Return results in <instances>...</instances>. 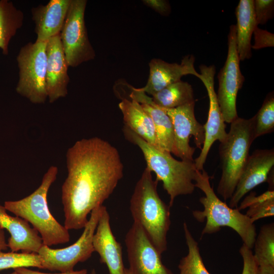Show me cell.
I'll return each instance as SVG.
<instances>
[{
	"instance_id": "1",
	"label": "cell",
	"mask_w": 274,
	"mask_h": 274,
	"mask_svg": "<svg viewBox=\"0 0 274 274\" xmlns=\"http://www.w3.org/2000/svg\"><path fill=\"white\" fill-rule=\"evenodd\" d=\"M67 175L61 187L64 227L84 228L88 215L109 198L123 176L118 149L99 137L78 140L66 153Z\"/></svg>"
},
{
	"instance_id": "2",
	"label": "cell",
	"mask_w": 274,
	"mask_h": 274,
	"mask_svg": "<svg viewBox=\"0 0 274 274\" xmlns=\"http://www.w3.org/2000/svg\"><path fill=\"white\" fill-rule=\"evenodd\" d=\"M158 182L146 167L136 182L130 200L133 222L140 225L157 250L162 255L167 249V235L171 225L169 205L160 197Z\"/></svg>"
},
{
	"instance_id": "3",
	"label": "cell",
	"mask_w": 274,
	"mask_h": 274,
	"mask_svg": "<svg viewBox=\"0 0 274 274\" xmlns=\"http://www.w3.org/2000/svg\"><path fill=\"white\" fill-rule=\"evenodd\" d=\"M210 178L204 169L196 170L194 177L195 188L201 190L205 195L199 198L203 209L193 211L192 215L200 222L206 221L201 237L217 232L222 227H228L235 231L243 244L252 249L257 235L254 222L237 208H231L222 201L211 186Z\"/></svg>"
},
{
	"instance_id": "4",
	"label": "cell",
	"mask_w": 274,
	"mask_h": 274,
	"mask_svg": "<svg viewBox=\"0 0 274 274\" xmlns=\"http://www.w3.org/2000/svg\"><path fill=\"white\" fill-rule=\"evenodd\" d=\"M123 132L127 140L140 148L146 167L155 173V180L162 182L163 189L169 195L170 208L177 196L193 192L197 170L194 161L176 159L170 153L151 145L125 125Z\"/></svg>"
},
{
	"instance_id": "5",
	"label": "cell",
	"mask_w": 274,
	"mask_h": 274,
	"mask_svg": "<svg viewBox=\"0 0 274 274\" xmlns=\"http://www.w3.org/2000/svg\"><path fill=\"white\" fill-rule=\"evenodd\" d=\"M57 173V167L51 166L34 192L21 199L4 203L7 211L30 223L40 234L43 245L49 247L65 244L70 239L68 230L53 217L48 206V192Z\"/></svg>"
},
{
	"instance_id": "6",
	"label": "cell",
	"mask_w": 274,
	"mask_h": 274,
	"mask_svg": "<svg viewBox=\"0 0 274 274\" xmlns=\"http://www.w3.org/2000/svg\"><path fill=\"white\" fill-rule=\"evenodd\" d=\"M254 117H237L230 123L226 139L220 143L219 155L222 174L217 193L226 201L232 196L255 140Z\"/></svg>"
},
{
	"instance_id": "7",
	"label": "cell",
	"mask_w": 274,
	"mask_h": 274,
	"mask_svg": "<svg viewBox=\"0 0 274 274\" xmlns=\"http://www.w3.org/2000/svg\"><path fill=\"white\" fill-rule=\"evenodd\" d=\"M47 42H29L20 49L17 61L19 80L16 90L35 104L48 98L46 89Z\"/></svg>"
},
{
	"instance_id": "8",
	"label": "cell",
	"mask_w": 274,
	"mask_h": 274,
	"mask_svg": "<svg viewBox=\"0 0 274 274\" xmlns=\"http://www.w3.org/2000/svg\"><path fill=\"white\" fill-rule=\"evenodd\" d=\"M103 205L93 209L81 236L72 245L62 249H52L43 245L38 254L42 262V269L61 272L74 270L78 262L88 260L94 252L93 236L101 214Z\"/></svg>"
},
{
	"instance_id": "9",
	"label": "cell",
	"mask_w": 274,
	"mask_h": 274,
	"mask_svg": "<svg viewBox=\"0 0 274 274\" xmlns=\"http://www.w3.org/2000/svg\"><path fill=\"white\" fill-rule=\"evenodd\" d=\"M86 0H72L60 33L62 48L68 66L75 67L91 60L95 51L88 36L84 15Z\"/></svg>"
},
{
	"instance_id": "10",
	"label": "cell",
	"mask_w": 274,
	"mask_h": 274,
	"mask_svg": "<svg viewBox=\"0 0 274 274\" xmlns=\"http://www.w3.org/2000/svg\"><path fill=\"white\" fill-rule=\"evenodd\" d=\"M236 47V26L231 25L228 35V53L224 66L218 75L217 97L225 122L230 123L238 117L236 97L245 78L241 71Z\"/></svg>"
},
{
	"instance_id": "11",
	"label": "cell",
	"mask_w": 274,
	"mask_h": 274,
	"mask_svg": "<svg viewBox=\"0 0 274 274\" xmlns=\"http://www.w3.org/2000/svg\"><path fill=\"white\" fill-rule=\"evenodd\" d=\"M195 105L194 101L175 108H161L173 124L174 141L172 153L182 160L194 161L195 149L189 144L191 137L193 136L196 147L201 150L204 141V128L196 119Z\"/></svg>"
},
{
	"instance_id": "12",
	"label": "cell",
	"mask_w": 274,
	"mask_h": 274,
	"mask_svg": "<svg viewBox=\"0 0 274 274\" xmlns=\"http://www.w3.org/2000/svg\"><path fill=\"white\" fill-rule=\"evenodd\" d=\"M124 242L130 274H174L138 224L133 222Z\"/></svg>"
},
{
	"instance_id": "13",
	"label": "cell",
	"mask_w": 274,
	"mask_h": 274,
	"mask_svg": "<svg viewBox=\"0 0 274 274\" xmlns=\"http://www.w3.org/2000/svg\"><path fill=\"white\" fill-rule=\"evenodd\" d=\"M201 81L205 86L209 98L208 117L203 125L205 130L204 141L201 152L194 160L197 170L201 171L207 158L209 152L214 143L217 141L221 143L226 138L227 132L226 125L218 102L217 93L214 89V76L216 68L214 65H201L199 67Z\"/></svg>"
},
{
	"instance_id": "14",
	"label": "cell",
	"mask_w": 274,
	"mask_h": 274,
	"mask_svg": "<svg viewBox=\"0 0 274 274\" xmlns=\"http://www.w3.org/2000/svg\"><path fill=\"white\" fill-rule=\"evenodd\" d=\"M274 165L273 149H257L249 155L230 198L229 207L237 208L240 200L258 185L267 182Z\"/></svg>"
},
{
	"instance_id": "15",
	"label": "cell",
	"mask_w": 274,
	"mask_h": 274,
	"mask_svg": "<svg viewBox=\"0 0 274 274\" xmlns=\"http://www.w3.org/2000/svg\"><path fill=\"white\" fill-rule=\"evenodd\" d=\"M195 57L185 56L180 63H169L159 58H153L149 63V76L145 86L139 90L152 96L167 86L181 81L185 75H192L201 80V75L194 67Z\"/></svg>"
},
{
	"instance_id": "16",
	"label": "cell",
	"mask_w": 274,
	"mask_h": 274,
	"mask_svg": "<svg viewBox=\"0 0 274 274\" xmlns=\"http://www.w3.org/2000/svg\"><path fill=\"white\" fill-rule=\"evenodd\" d=\"M46 89L50 103L65 97L70 81L69 67L62 48L60 34L47 42Z\"/></svg>"
},
{
	"instance_id": "17",
	"label": "cell",
	"mask_w": 274,
	"mask_h": 274,
	"mask_svg": "<svg viewBox=\"0 0 274 274\" xmlns=\"http://www.w3.org/2000/svg\"><path fill=\"white\" fill-rule=\"evenodd\" d=\"M110 220V215L104 206L93 236V248L99 254L100 262L107 266L110 274H124L122 247L112 232Z\"/></svg>"
},
{
	"instance_id": "18",
	"label": "cell",
	"mask_w": 274,
	"mask_h": 274,
	"mask_svg": "<svg viewBox=\"0 0 274 274\" xmlns=\"http://www.w3.org/2000/svg\"><path fill=\"white\" fill-rule=\"evenodd\" d=\"M72 0H50L45 5H39L31 10L35 24L36 42H47L60 34Z\"/></svg>"
},
{
	"instance_id": "19",
	"label": "cell",
	"mask_w": 274,
	"mask_h": 274,
	"mask_svg": "<svg viewBox=\"0 0 274 274\" xmlns=\"http://www.w3.org/2000/svg\"><path fill=\"white\" fill-rule=\"evenodd\" d=\"M0 227L10 233L8 246L11 252L37 253L43 245L38 231L31 228L24 219L13 217L7 213L4 206L0 205Z\"/></svg>"
},
{
	"instance_id": "20",
	"label": "cell",
	"mask_w": 274,
	"mask_h": 274,
	"mask_svg": "<svg viewBox=\"0 0 274 274\" xmlns=\"http://www.w3.org/2000/svg\"><path fill=\"white\" fill-rule=\"evenodd\" d=\"M128 86L130 90L129 99L138 102L153 122L158 149L172 153L174 134L170 118L161 108L153 101L151 96L138 88L129 84Z\"/></svg>"
},
{
	"instance_id": "21",
	"label": "cell",
	"mask_w": 274,
	"mask_h": 274,
	"mask_svg": "<svg viewBox=\"0 0 274 274\" xmlns=\"http://www.w3.org/2000/svg\"><path fill=\"white\" fill-rule=\"evenodd\" d=\"M118 106L123 115L124 125L158 149L153 122L141 105L133 99L122 98Z\"/></svg>"
},
{
	"instance_id": "22",
	"label": "cell",
	"mask_w": 274,
	"mask_h": 274,
	"mask_svg": "<svg viewBox=\"0 0 274 274\" xmlns=\"http://www.w3.org/2000/svg\"><path fill=\"white\" fill-rule=\"evenodd\" d=\"M236 47L240 60L252 56L251 40L258 26L254 11V1L241 0L235 9Z\"/></svg>"
},
{
	"instance_id": "23",
	"label": "cell",
	"mask_w": 274,
	"mask_h": 274,
	"mask_svg": "<svg viewBox=\"0 0 274 274\" xmlns=\"http://www.w3.org/2000/svg\"><path fill=\"white\" fill-rule=\"evenodd\" d=\"M23 12L13 2L0 0V49L4 55L8 54V47L12 38L23 23Z\"/></svg>"
},
{
	"instance_id": "24",
	"label": "cell",
	"mask_w": 274,
	"mask_h": 274,
	"mask_svg": "<svg viewBox=\"0 0 274 274\" xmlns=\"http://www.w3.org/2000/svg\"><path fill=\"white\" fill-rule=\"evenodd\" d=\"M151 97L156 105L164 109L175 108L195 101L192 86L181 80L167 86Z\"/></svg>"
},
{
	"instance_id": "25",
	"label": "cell",
	"mask_w": 274,
	"mask_h": 274,
	"mask_svg": "<svg viewBox=\"0 0 274 274\" xmlns=\"http://www.w3.org/2000/svg\"><path fill=\"white\" fill-rule=\"evenodd\" d=\"M248 208L246 215L253 222L274 215V191L269 189L260 195L252 192L242 201L237 209L241 211Z\"/></svg>"
},
{
	"instance_id": "26",
	"label": "cell",
	"mask_w": 274,
	"mask_h": 274,
	"mask_svg": "<svg viewBox=\"0 0 274 274\" xmlns=\"http://www.w3.org/2000/svg\"><path fill=\"white\" fill-rule=\"evenodd\" d=\"M183 230L188 252L180 261L178 265L180 274H210L203 262L198 243L186 222L183 223Z\"/></svg>"
},
{
	"instance_id": "27",
	"label": "cell",
	"mask_w": 274,
	"mask_h": 274,
	"mask_svg": "<svg viewBox=\"0 0 274 274\" xmlns=\"http://www.w3.org/2000/svg\"><path fill=\"white\" fill-rule=\"evenodd\" d=\"M255 261L258 266L274 267V223L262 225L254 243Z\"/></svg>"
},
{
	"instance_id": "28",
	"label": "cell",
	"mask_w": 274,
	"mask_h": 274,
	"mask_svg": "<svg viewBox=\"0 0 274 274\" xmlns=\"http://www.w3.org/2000/svg\"><path fill=\"white\" fill-rule=\"evenodd\" d=\"M253 117L255 139L273 131L274 97L273 94L266 97L261 108Z\"/></svg>"
},
{
	"instance_id": "29",
	"label": "cell",
	"mask_w": 274,
	"mask_h": 274,
	"mask_svg": "<svg viewBox=\"0 0 274 274\" xmlns=\"http://www.w3.org/2000/svg\"><path fill=\"white\" fill-rule=\"evenodd\" d=\"M29 267L42 269L41 259L38 254L0 251V270Z\"/></svg>"
},
{
	"instance_id": "30",
	"label": "cell",
	"mask_w": 274,
	"mask_h": 274,
	"mask_svg": "<svg viewBox=\"0 0 274 274\" xmlns=\"http://www.w3.org/2000/svg\"><path fill=\"white\" fill-rule=\"evenodd\" d=\"M273 9V0L254 1V11L257 25L264 24L272 18Z\"/></svg>"
},
{
	"instance_id": "31",
	"label": "cell",
	"mask_w": 274,
	"mask_h": 274,
	"mask_svg": "<svg viewBox=\"0 0 274 274\" xmlns=\"http://www.w3.org/2000/svg\"><path fill=\"white\" fill-rule=\"evenodd\" d=\"M239 252L243 261L242 274H257L258 265L255 260L251 249L243 244L239 249Z\"/></svg>"
},
{
	"instance_id": "32",
	"label": "cell",
	"mask_w": 274,
	"mask_h": 274,
	"mask_svg": "<svg viewBox=\"0 0 274 274\" xmlns=\"http://www.w3.org/2000/svg\"><path fill=\"white\" fill-rule=\"evenodd\" d=\"M254 43L252 45V49H260L265 47L274 46V35L273 33L261 29L257 26L253 32Z\"/></svg>"
},
{
	"instance_id": "33",
	"label": "cell",
	"mask_w": 274,
	"mask_h": 274,
	"mask_svg": "<svg viewBox=\"0 0 274 274\" xmlns=\"http://www.w3.org/2000/svg\"><path fill=\"white\" fill-rule=\"evenodd\" d=\"M143 3L161 15L167 16L170 13V6L168 1L164 0H144Z\"/></svg>"
},
{
	"instance_id": "34",
	"label": "cell",
	"mask_w": 274,
	"mask_h": 274,
	"mask_svg": "<svg viewBox=\"0 0 274 274\" xmlns=\"http://www.w3.org/2000/svg\"><path fill=\"white\" fill-rule=\"evenodd\" d=\"M18 274H87V270L86 269H83L80 270L71 271L68 272H60V273H45L39 271L33 270L28 269L26 267H19L14 269Z\"/></svg>"
},
{
	"instance_id": "35",
	"label": "cell",
	"mask_w": 274,
	"mask_h": 274,
	"mask_svg": "<svg viewBox=\"0 0 274 274\" xmlns=\"http://www.w3.org/2000/svg\"><path fill=\"white\" fill-rule=\"evenodd\" d=\"M257 274H274V267L271 266H258Z\"/></svg>"
},
{
	"instance_id": "36",
	"label": "cell",
	"mask_w": 274,
	"mask_h": 274,
	"mask_svg": "<svg viewBox=\"0 0 274 274\" xmlns=\"http://www.w3.org/2000/svg\"><path fill=\"white\" fill-rule=\"evenodd\" d=\"M8 247L4 229L0 227V251L7 250Z\"/></svg>"
},
{
	"instance_id": "37",
	"label": "cell",
	"mask_w": 274,
	"mask_h": 274,
	"mask_svg": "<svg viewBox=\"0 0 274 274\" xmlns=\"http://www.w3.org/2000/svg\"><path fill=\"white\" fill-rule=\"evenodd\" d=\"M124 274H130L129 270L127 268L125 267Z\"/></svg>"
},
{
	"instance_id": "38",
	"label": "cell",
	"mask_w": 274,
	"mask_h": 274,
	"mask_svg": "<svg viewBox=\"0 0 274 274\" xmlns=\"http://www.w3.org/2000/svg\"><path fill=\"white\" fill-rule=\"evenodd\" d=\"M89 274H97V273H96V271L94 269H93Z\"/></svg>"
},
{
	"instance_id": "39",
	"label": "cell",
	"mask_w": 274,
	"mask_h": 274,
	"mask_svg": "<svg viewBox=\"0 0 274 274\" xmlns=\"http://www.w3.org/2000/svg\"><path fill=\"white\" fill-rule=\"evenodd\" d=\"M10 274H18L15 271H14V272L10 273Z\"/></svg>"
}]
</instances>
